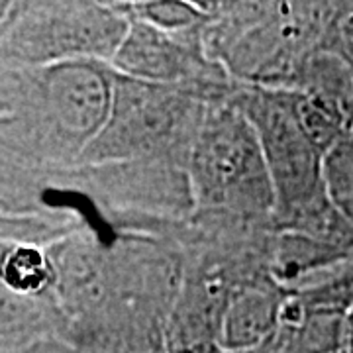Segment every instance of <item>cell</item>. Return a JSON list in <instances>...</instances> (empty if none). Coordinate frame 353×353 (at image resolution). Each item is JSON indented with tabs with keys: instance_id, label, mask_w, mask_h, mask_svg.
Instances as JSON below:
<instances>
[{
	"instance_id": "obj_1",
	"label": "cell",
	"mask_w": 353,
	"mask_h": 353,
	"mask_svg": "<svg viewBox=\"0 0 353 353\" xmlns=\"http://www.w3.org/2000/svg\"><path fill=\"white\" fill-rule=\"evenodd\" d=\"M255 128L275 192V214L308 236L353 250V234L332 210L322 179L324 153L306 136L292 92L259 88L240 106Z\"/></svg>"
},
{
	"instance_id": "obj_2",
	"label": "cell",
	"mask_w": 353,
	"mask_h": 353,
	"mask_svg": "<svg viewBox=\"0 0 353 353\" xmlns=\"http://www.w3.org/2000/svg\"><path fill=\"white\" fill-rule=\"evenodd\" d=\"M190 176L201 204L240 214L275 212L261 141L240 106L210 114L199 128Z\"/></svg>"
},
{
	"instance_id": "obj_3",
	"label": "cell",
	"mask_w": 353,
	"mask_h": 353,
	"mask_svg": "<svg viewBox=\"0 0 353 353\" xmlns=\"http://www.w3.org/2000/svg\"><path fill=\"white\" fill-rule=\"evenodd\" d=\"M128 28L116 10L99 4H41L16 22L8 46L34 63L114 59Z\"/></svg>"
},
{
	"instance_id": "obj_4",
	"label": "cell",
	"mask_w": 353,
	"mask_h": 353,
	"mask_svg": "<svg viewBox=\"0 0 353 353\" xmlns=\"http://www.w3.org/2000/svg\"><path fill=\"white\" fill-rule=\"evenodd\" d=\"M171 88L124 79L114 81V106L102 134L87 148L99 159H122L165 145L183 122L185 104Z\"/></svg>"
},
{
	"instance_id": "obj_5",
	"label": "cell",
	"mask_w": 353,
	"mask_h": 353,
	"mask_svg": "<svg viewBox=\"0 0 353 353\" xmlns=\"http://www.w3.org/2000/svg\"><path fill=\"white\" fill-rule=\"evenodd\" d=\"M41 97L57 136L87 152L110 120L114 81L88 59L53 63L41 75Z\"/></svg>"
},
{
	"instance_id": "obj_6",
	"label": "cell",
	"mask_w": 353,
	"mask_h": 353,
	"mask_svg": "<svg viewBox=\"0 0 353 353\" xmlns=\"http://www.w3.org/2000/svg\"><path fill=\"white\" fill-rule=\"evenodd\" d=\"M190 32H167L136 20L114 55V65L122 75L159 87L201 79L206 75V63Z\"/></svg>"
},
{
	"instance_id": "obj_7",
	"label": "cell",
	"mask_w": 353,
	"mask_h": 353,
	"mask_svg": "<svg viewBox=\"0 0 353 353\" xmlns=\"http://www.w3.org/2000/svg\"><path fill=\"white\" fill-rule=\"evenodd\" d=\"M281 308L273 290L248 289L236 294L226 306L218 345L226 353L250 352L277 336Z\"/></svg>"
},
{
	"instance_id": "obj_8",
	"label": "cell",
	"mask_w": 353,
	"mask_h": 353,
	"mask_svg": "<svg viewBox=\"0 0 353 353\" xmlns=\"http://www.w3.org/2000/svg\"><path fill=\"white\" fill-rule=\"evenodd\" d=\"M345 316L306 310L299 324L279 326L275 341L283 353H345Z\"/></svg>"
},
{
	"instance_id": "obj_9",
	"label": "cell",
	"mask_w": 353,
	"mask_h": 353,
	"mask_svg": "<svg viewBox=\"0 0 353 353\" xmlns=\"http://www.w3.org/2000/svg\"><path fill=\"white\" fill-rule=\"evenodd\" d=\"M55 283L51 259L38 245H12L2 259V285L12 294L36 296Z\"/></svg>"
},
{
	"instance_id": "obj_10",
	"label": "cell",
	"mask_w": 353,
	"mask_h": 353,
	"mask_svg": "<svg viewBox=\"0 0 353 353\" xmlns=\"http://www.w3.org/2000/svg\"><path fill=\"white\" fill-rule=\"evenodd\" d=\"M322 179L332 210L353 234V132L326 152Z\"/></svg>"
},
{
	"instance_id": "obj_11",
	"label": "cell",
	"mask_w": 353,
	"mask_h": 353,
	"mask_svg": "<svg viewBox=\"0 0 353 353\" xmlns=\"http://www.w3.org/2000/svg\"><path fill=\"white\" fill-rule=\"evenodd\" d=\"M139 20L167 32H190L201 22V12L183 2H150L138 8Z\"/></svg>"
},
{
	"instance_id": "obj_12",
	"label": "cell",
	"mask_w": 353,
	"mask_h": 353,
	"mask_svg": "<svg viewBox=\"0 0 353 353\" xmlns=\"http://www.w3.org/2000/svg\"><path fill=\"white\" fill-rule=\"evenodd\" d=\"M10 353H83L75 343L67 340V338H59V336H48L38 341H32L20 350H14Z\"/></svg>"
},
{
	"instance_id": "obj_13",
	"label": "cell",
	"mask_w": 353,
	"mask_h": 353,
	"mask_svg": "<svg viewBox=\"0 0 353 353\" xmlns=\"http://www.w3.org/2000/svg\"><path fill=\"white\" fill-rule=\"evenodd\" d=\"M345 353H353V308L345 316Z\"/></svg>"
},
{
	"instance_id": "obj_14",
	"label": "cell",
	"mask_w": 353,
	"mask_h": 353,
	"mask_svg": "<svg viewBox=\"0 0 353 353\" xmlns=\"http://www.w3.org/2000/svg\"><path fill=\"white\" fill-rule=\"evenodd\" d=\"M240 353H283V352H281V347H279L277 341H275V338H273V340L267 341V343L261 345V347H255V350H250V352H240Z\"/></svg>"
}]
</instances>
